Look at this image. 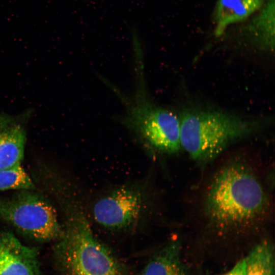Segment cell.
<instances>
[{
    "label": "cell",
    "instance_id": "1",
    "mask_svg": "<svg viewBox=\"0 0 275 275\" xmlns=\"http://www.w3.org/2000/svg\"><path fill=\"white\" fill-rule=\"evenodd\" d=\"M49 198L62 216L53 250L63 275H125L124 266L94 235L71 191L55 190Z\"/></svg>",
    "mask_w": 275,
    "mask_h": 275
},
{
    "label": "cell",
    "instance_id": "2",
    "mask_svg": "<svg viewBox=\"0 0 275 275\" xmlns=\"http://www.w3.org/2000/svg\"><path fill=\"white\" fill-rule=\"evenodd\" d=\"M267 200L252 171L241 164L232 163L221 169L212 180L206 195V212L218 226H242L263 215Z\"/></svg>",
    "mask_w": 275,
    "mask_h": 275
},
{
    "label": "cell",
    "instance_id": "3",
    "mask_svg": "<svg viewBox=\"0 0 275 275\" xmlns=\"http://www.w3.org/2000/svg\"><path fill=\"white\" fill-rule=\"evenodd\" d=\"M180 143L193 159L211 160L240 139L259 130V121L215 110L190 109L180 118Z\"/></svg>",
    "mask_w": 275,
    "mask_h": 275
},
{
    "label": "cell",
    "instance_id": "4",
    "mask_svg": "<svg viewBox=\"0 0 275 275\" xmlns=\"http://www.w3.org/2000/svg\"><path fill=\"white\" fill-rule=\"evenodd\" d=\"M0 220L21 235L39 242L56 241L62 232L58 210L37 188L0 196Z\"/></svg>",
    "mask_w": 275,
    "mask_h": 275
},
{
    "label": "cell",
    "instance_id": "5",
    "mask_svg": "<svg viewBox=\"0 0 275 275\" xmlns=\"http://www.w3.org/2000/svg\"><path fill=\"white\" fill-rule=\"evenodd\" d=\"M127 119L132 128L157 150L174 153L180 149V118L171 111L139 96L131 104Z\"/></svg>",
    "mask_w": 275,
    "mask_h": 275
},
{
    "label": "cell",
    "instance_id": "6",
    "mask_svg": "<svg viewBox=\"0 0 275 275\" xmlns=\"http://www.w3.org/2000/svg\"><path fill=\"white\" fill-rule=\"evenodd\" d=\"M145 199L139 189L129 186L117 188L97 201L93 206L96 222L109 229H126L142 216Z\"/></svg>",
    "mask_w": 275,
    "mask_h": 275
},
{
    "label": "cell",
    "instance_id": "7",
    "mask_svg": "<svg viewBox=\"0 0 275 275\" xmlns=\"http://www.w3.org/2000/svg\"><path fill=\"white\" fill-rule=\"evenodd\" d=\"M0 275H39L38 251L0 229Z\"/></svg>",
    "mask_w": 275,
    "mask_h": 275
},
{
    "label": "cell",
    "instance_id": "8",
    "mask_svg": "<svg viewBox=\"0 0 275 275\" xmlns=\"http://www.w3.org/2000/svg\"><path fill=\"white\" fill-rule=\"evenodd\" d=\"M30 112L17 116L0 113V170L22 164Z\"/></svg>",
    "mask_w": 275,
    "mask_h": 275
},
{
    "label": "cell",
    "instance_id": "9",
    "mask_svg": "<svg viewBox=\"0 0 275 275\" xmlns=\"http://www.w3.org/2000/svg\"><path fill=\"white\" fill-rule=\"evenodd\" d=\"M263 4V0H218L214 10L215 34L222 35L229 26L246 19Z\"/></svg>",
    "mask_w": 275,
    "mask_h": 275
},
{
    "label": "cell",
    "instance_id": "10",
    "mask_svg": "<svg viewBox=\"0 0 275 275\" xmlns=\"http://www.w3.org/2000/svg\"><path fill=\"white\" fill-rule=\"evenodd\" d=\"M141 275H188L181 259L180 244L172 242L159 250L149 260Z\"/></svg>",
    "mask_w": 275,
    "mask_h": 275
},
{
    "label": "cell",
    "instance_id": "11",
    "mask_svg": "<svg viewBox=\"0 0 275 275\" xmlns=\"http://www.w3.org/2000/svg\"><path fill=\"white\" fill-rule=\"evenodd\" d=\"M274 0H267L248 28L255 44L269 51H273L274 48Z\"/></svg>",
    "mask_w": 275,
    "mask_h": 275
},
{
    "label": "cell",
    "instance_id": "12",
    "mask_svg": "<svg viewBox=\"0 0 275 275\" xmlns=\"http://www.w3.org/2000/svg\"><path fill=\"white\" fill-rule=\"evenodd\" d=\"M244 260V275H274V249L270 243L257 244Z\"/></svg>",
    "mask_w": 275,
    "mask_h": 275
},
{
    "label": "cell",
    "instance_id": "13",
    "mask_svg": "<svg viewBox=\"0 0 275 275\" xmlns=\"http://www.w3.org/2000/svg\"><path fill=\"white\" fill-rule=\"evenodd\" d=\"M36 189L31 175L22 164L0 170V191Z\"/></svg>",
    "mask_w": 275,
    "mask_h": 275
},
{
    "label": "cell",
    "instance_id": "14",
    "mask_svg": "<svg viewBox=\"0 0 275 275\" xmlns=\"http://www.w3.org/2000/svg\"><path fill=\"white\" fill-rule=\"evenodd\" d=\"M245 262L244 258L238 261L230 270L221 275H244Z\"/></svg>",
    "mask_w": 275,
    "mask_h": 275
},
{
    "label": "cell",
    "instance_id": "15",
    "mask_svg": "<svg viewBox=\"0 0 275 275\" xmlns=\"http://www.w3.org/2000/svg\"><path fill=\"white\" fill-rule=\"evenodd\" d=\"M39 162H40V161H39ZM38 162H37V163H38ZM35 165H34V166H35ZM33 167H34V166H33ZM33 167H32V168H33Z\"/></svg>",
    "mask_w": 275,
    "mask_h": 275
}]
</instances>
